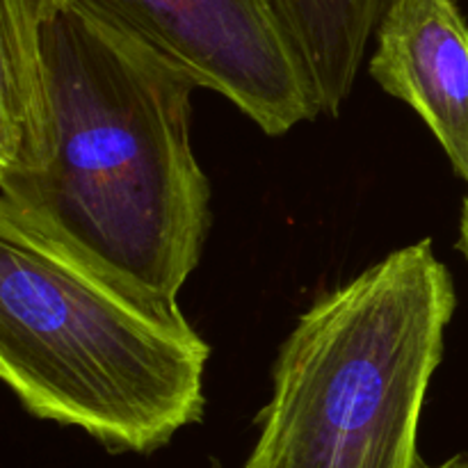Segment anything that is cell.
Masks as SVG:
<instances>
[{"label": "cell", "mask_w": 468, "mask_h": 468, "mask_svg": "<svg viewBox=\"0 0 468 468\" xmlns=\"http://www.w3.org/2000/svg\"><path fill=\"white\" fill-rule=\"evenodd\" d=\"M277 137L318 108L268 0H80Z\"/></svg>", "instance_id": "4"}, {"label": "cell", "mask_w": 468, "mask_h": 468, "mask_svg": "<svg viewBox=\"0 0 468 468\" xmlns=\"http://www.w3.org/2000/svg\"><path fill=\"white\" fill-rule=\"evenodd\" d=\"M432 240L315 302L279 347L242 468H420L419 428L455 314Z\"/></svg>", "instance_id": "3"}, {"label": "cell", "mask_w": 468, "mask_h": 468, "mask_svg": "<svg viewBox=\"0 0 468 468\" xmlns=\"http://www.w3.org/2000/svg\"><path fill=\"white\" fill-rule=\"evenodd\" d=\"M64 0H0V192L35 181L50 160L44 30Z\"/></svg>", "instance_id": "6"}, {"label": "cell", "mask_w": 468, "mask_h": 468, "mask_svg": "<svg viewBox=\"0 0 468 468\" xmlns=\"http://www.w3.org/2000/svg\"><path fill=\"white\" fill-rule=\"evenodd\" d=\"M208 468H222V466H219V464H210Z\"/></svg>", "instance_id": "10"}, {"label": "cell", "mask_w": 468, "mask_h": 468, "mask_svg": "<svg viewBox=\"0 0 468 468\" xmlns=\"http://www.w3.org/2000/svg\"><path fill=\"white\" fill-rule=\"evenodd\" d=\"M208 356L176 297L0 199V379L27 414L151 455L204 419Z\"/></svg>", "instance_id": "2"}, {"label": "cell", "mask_w": 468, "mask_h": 468, "mask_svg": "<svg viewBox=\"0 0 468 468\" xmlns=\"http://www.w3.org/2000/svg\"><path fill=\"white\" fill-rule=\"evenodd\" d=\"M50 160L0 199L58 229L122 277L178 297L210 224L190 144L197 80L80 0L44 30Z\"/></svg>", "instance_id": "1"}, {"label": "cell", "mask_w": 468, "mask_h": 468, "mask_svg": "<svg viewBox=\"0 0 468 468\" xmlns=\"http://www.w3.org/2000/svg\"><path fill=\"white\" fill-rule=\"evenodd\" d=\"M375 37L370 76L419 112L468 183V26L455 0H396Z\"/></svg>", "instance_id": "5"}, {"label": "cell", "mask_w": 468, "mask_h": 468, "mask_svg": "<svg viewBox=\"0 0 468 468\" xmlns=\"http://www.w3.org/2000/svg\"><path fill=\"white\" fill-rule=\"evenodd\" d=\"M396 0H268L320 114L338 117Z\"/></svg>", "instance_id": "7"}, {"label": "cell", "mask_w": 468, "mask_h": 468, "mask_svg": "<svg viewBox=\"0 0 468 468\" xmlns=\"http://www.w3.org/2000/svg\"><path fill=\"white\" fill-rule=\"evenodd\" d=\"M420 468H468V452H457V455L448 457L446 462H441V464H423Z\"/></svg>", "instance_id": "9"}, {"label": "cell", "mask_w": 468, "mask_h": 468, "mask_svg": "<svg viewBox=\"0 0 468 468\" xmlns=\"http://www.w3.org/2000/svg\"><path fill=\"white\" fill-rule=\"evenodd\" d=\"M460 250L468 261V195L462 206V222H460Z\"/></svg>", "instance_id": "8"}]
</instances>
